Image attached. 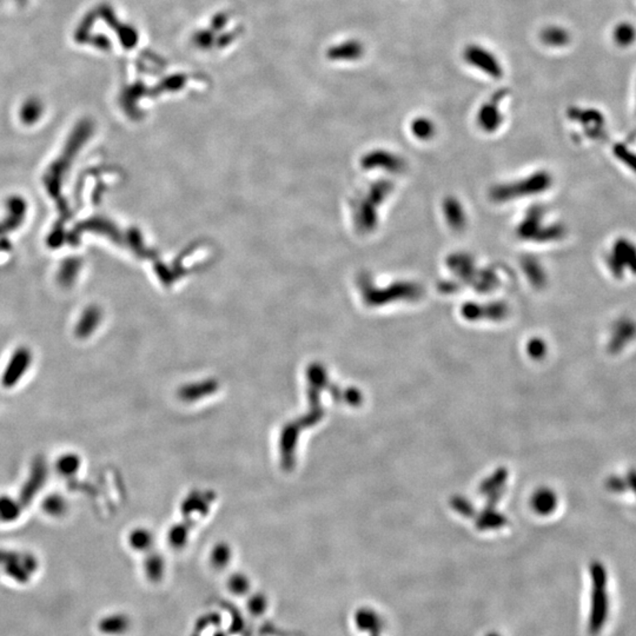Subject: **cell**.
Wrapping results in <instances>:
<instances>
[{"instance_id":"cell-1","label":"cell","mask_w":636,"mask_h":636,"mask_svg":"<svg viewBox=\"0 0 636 636\" xmlns=\"http://www.w3.org/2000/svg\"><path fill=\"white\" fill-rule=\"evenodd\" d=\"M591 611L588 619V631L591 635L601 633L609 615V596L607 589V573L602 565L594 563L591 567Z\"/></svg>"},{"instance_id":"cell-2","label":"cell","mask_w":636,"mask_h":636,"mask_svg":"<svg viewBox=\"0 0 636 636\" xmlns=\"http://www.w3.org/2000/svg\"><path fill=\"white\" fill-rule=\"evenodd\" d=\"M463 60L475 70L493 80H501L504 73V65L499 57L486 46L481 44H468L462 54Z\"/></svg>"},{"instance_id":"cell-3","label":"cell","mask_w":636,"mask_h":636,"mask_svg":"<svg viewBox=\"0 0 636 636\" xmlns=\"http://www.w3.org/2000/svg\"><path fill=\"white\" fill-rule=\"evenodd\" d=\"M353 621L361 632L369 633L370 635L381 634L384 627L381 616L370 608H360L355 613Z\"/></svg>"},{"instance_id":"cell-4","label":"cell","mask_w":636,"mask_h":636,"mask_svg":"<svg viewBox=\"0 0 636 636\" xmlns=\"http://www.w3.org/2000/svg\"><path fill=\"white\" fill-rule=\"evenodd\" d=\"M98 628L100 632L106 635H123L129 631L130 620L124 614H113L100 620Z\"/></svg>"},{"instance_id":"cell-5","label":"cell","mask_w":636,"mask_h":636,"mask_svg":"<svg viewBox=\"0 0 636 636\" xmlns=\"http://www.w3.org/2000/svg\"><path fill=\"white\" fill-rule=\"evenodd\" d=\"M507 93L508 92L506 90H499L496 93H494V96L491 97V99L483 106L480 116H481V121L484 124L488 125V126H493V125L499 123V113L497 111V108H499V105L501 104V102H502L504 97L507 96Z\"/></svg>"},{"instance_id":"cell-6","label":"cell","mask_w":636,"mask_h":636,"mask_svg":"<svg viewBox=\"0 0 636 636\" xmlns=\"http://www.w3.org/2000/svg\"><path fill=\"white\" fill-rule=\"evenodd\" d=\"M569 34L561 26H547L541 32V40L545 45L550 47H561L569 42Z\"/></svg>"},{"instance_id":"cell-7","label":"cell","mask_w":636,"mask_h":636,"mask_svg":"<svg viewBox=\"0 0 636 636\" xmlns=\"http://www.w3.org/2000/svg\"><path fill=\"white\" fill-rule=\"evenodd\" d=\"M364 54V46L362 43L357 40H350L344 43L336 49H333V56L335 58L342 60H357Z\"/></svg>"},{"instance_id":"cell-8","label":"cell","mask_w":636,"mask_h":636,"mask_svg":"<svg viewBox=\"0 0 636 636\" xmlns=\"http://www.w3.org/2000/svg\"><path fill=\"white\" fill-rule=\"evenodd\" d=\"M269 608V602H268V599L264 594H261V593H256V594L251 595L248 602H246V609L249 611V614L254 617H259V616L264 615L266 611Z\"/></svg>"},{"instance_id":"cell-9","label":"cell","mask_w":636,"mask_h":636,"mask_svg":"<svg viewBox=\"0 0 636 636\" xmlns=\"http://www.w3.org/2000/svg\"><path fill=\"white\" fill-rule=\"evenodd\" d=\"M228 589L235 596H244L250 591L249 580L244 575L235 574L230 578Z\"/></svg>"},{"instance_id":"cell-10","label":"cell","mask_w":636,"mask_h":636,"mask_svg":"<svg viewBox=\"0 0 636 636\" xmlns=\"http://www.w3.org/2000/svg\"><path fill=\"white\" fill-rule=\"evenodd\" d=\"M163 570H164V565L159 558L154 557L146 563V574L150 581H154V582L159 581L163 576Z\"/></svg>"},{"instance_id":"cell-11","label":"cell","mask_w":636,"mask_h":636,"mask_svg":"<svg viewBox=\"0 0 636 636\" xmlns=\"http://www.w3.org/2000/svg\"><path fill=\"white\" fill-rule=\"evenodd\" d=\"M229 561V554L225 550H222V549H218L213 554L212 556V562H213V565L217 567V568H222L224 567L226 563Z\"/></svg>"},{"instance_id":"cell-12","label":"cell","mask_w":636,"mask_h":636,"mask_svg":"<svg viewBox=\"0 0 636 636\" xmlns=\"http://www.w3.org/2000/svg\"><path fill=\"white\" fill-rule=\"evenodd\" d=\"M488 636H501V635H499V634H496V633H491V634H489V635Z\"/></svg>"},{"instance_id":"cell-13","label":"cell","mask_w":636,"mask_h":636,"mask_svg":"<svg viewBox=\"0 0 636 636\" xmlns=\"http://www.w3.org/2000/svg\"><path fill=\"white\" fill-rule=\"evenodd\" d=\"M370 636H381V635H379V634H374V635H370Z\"/></svg>"}]
</instances>
